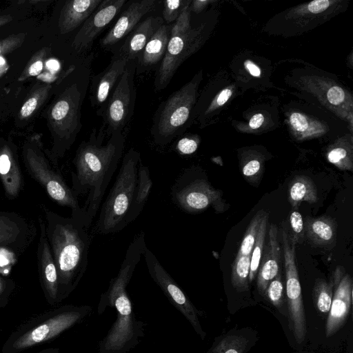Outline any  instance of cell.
Masks as SVG:
<instances>
[{"mask_svg":"<svg viewBox=\"0 0 353 353\" xmlns=\"http://www.w3.org/2000/svg\"><path fill=\"white\" fill-rule=\"evenodd\" d=\"M105 137L103 125L99 130L94 128L88 139L79 145L72 161L71 188L79 196H85L81 207L88 228L100 209L125 148L123 132H112L104 142Z\"/></svg>","mask_w":353,"mask_h":353,"instance_id":"1","label":"cell"},{"mask_svg":"<svg viewBox=\"0 0 353 353\" xmlns=\"http://www.w3.org/2000/svg\"><path fill=\"white\" fill-rule=\"evenodd\" d=\"M26 34H12L0 41V57L12 52L20 47L24 41Z\"/></svg>","mask_w":353,"mask_h":353,"instance_id":"40","label":"cell"},{"mask_svg":"<svg viewBox=\"0 0 353 353\" xmlns=\"http://www.w3.org/2000/svg\"><path fill=\"white\" fill-rule=\"evenodd\" d=\"M39 222L40 232L37 254L39 282L48 303L53 306L59 303L57 271L41 216Z\"/></svg>","mask_w":353,"mask_h":353,"instance_id":"17","label":"cell"},{"mask_svg":"<svg viewBox=\"0 0 353 353\" xmlns=\"http://www.w3.org/2000/svg\"><path fill=\"white\" fill-rule=\"evenodd\" d=\"M334 283L330 279L327 282L323 279H317L315 281L312 298L316 310L323 314H328L333 297Z\"/></svg>","mask_w":353,"mask_h":353,"instance_id":"29","label":"cell"},{"mask_svg":"<svg viewBox=\"0 0 353 353\" xmlns=\"http://www.w3.org/2000/svg\"><path fill=\"white\" fill-rule=\"evenodd\" d=\"M103 0H72L65 3L59 18L61 33L76 29L92 14Z\"/></svg>","mask_w":353,"mask_h":353,"instance_id":"25","label":"cell"},{"mask_svg":"<svg viewBox=\"0 0 353 353\" xmlns=\"http://www.w3.org/2000/svg\"><path fill=\"white\" fill-rule=\"evenodd\" d=\"M146 247L145 234L141 232L130 243L117 274L100 296L98 314H103L107 307H112L117 318L99 343V353H127L135 348L144 336L145 324L133 311L127 286Z\"/></svg>","mask_w":353,"mask_h":353,"instance_id":"2","label":"cell"},{"mask_svg":"<svg viewBox=\"0 0 353 353\" xmlns=\"http://www.w3.org/2000/svg\"><path fill=\"white\" fill-rule=\"evenodd\" d=\"M268 235V243L256 274L257 290L263 296L270 281L281 272V248L278 241V228L274 223L270 224Z\"/></svg>","mask_w":353,"mask_h":353,"instance_id":"20","label":"cell"},{"mask_svg":"<svg viewBox=\"0 0 353 353\" xmlns=\"http://www.w3.org/2000/svg\"><path fill=\"white\" fill-rule=\"evenodd\" d=\"M303 225L304 236L312 246L325 248L335 243L337 224L332 217H307Z\"/></svg>","mask_w":353,"mask_h":353,"instance_id":"26","label":"cell"},{"mask_svg":"<svg viewBox=\"0 0 353 353\" xmlns=\"http://www.w3.org/2000/svg\"><path fill=\"white\" fill-rule=\"evenodd\" d=\"M163 24L159 16H150L136 26L115 52L127 59L136 60L157 30Z\"/></svg>","mask_w":353,"mask_h":353,"instance_id":"21","label":"cell"},{"mask_svg":"<svg viewBox=\"0 0 353 353\" xmlns=\"http://www.w3.org/2000/svg\"><path fill=\"white\" fill-rule=\"evenodd\" d=\"M125 2V0H103L74 36L72 43L73 49L80 53L90 48L94 39L116 17Z\"/></svg>","mask_w":353,"mask_h":353,"instance_id":"15","label":"cell"},{"mask_svg":"<svg viewBox=\"0 0 353 353\" xmlns=\"http://www.w3.org/2000/svg\"><path fill=\"white\" fill-rule=\"evenodd\" d=\"M290 121L293 128L298 132H305L308 128L305 117L301 113L294 112L292 114Z\"/></svg>","mask_w":353,"mask_h":353,"instance_id":"43","label":"cell"},{"mask_svg":"<svg viewBox=\"0 0 353 353\" xmlns=\"http://www.w3.org/2000/svg\"><path fill=\"white\" fill-rule=\"evenodd\" d=\"M327 98L330 103L338 105L343 101L345 93L341 88L333 86L327 91Z\"/></svg>","mask_w":353,"mask_h":353,"instance_id":"44","label":"cell"},{"mask_svg":"<svg viewBox=\"0 0 353 353\" xmlns=\"http://www.w3.org/2000/svg\"><path fill=\"white\" fill-rule=\"evenodd\" d=\"M48 51V50L42 49L32 56L20 75L19 81H23L41 72Z\"/></svg>","mask_w":353,"mask_h":353,"instance_id":"36","label":"cell"},{"mask_svg":"<svg viewBox=\"0 0 353 353\" xmlns=\"http://www.w3.org/2000/svg\"><path fill=\"white\" fill-rule=\"evenodd\" d=\"M141 153L134 148L124 154L114 183L104 200L94 227L98 234L121 231L141 213L137 206Z\"/></svg>","mask_w":353,"mask_h":353,"instance_id":"4","label":"cell"},{"mask_svg":"<svg viewBox=\"0 0 353 353\" xmlns=\"http://www.w3.org/2000/svg\"><path fill=\"white\" fill-rule=\"evenodd\" d=\"M15 287L16 285L12 279L0 275V309L7 305Z\"/></svg>","mask_w":353,"mask_h":353,"instance_id":"42","label":"cell"},{"mask_svg":"<svg viewBox=\"0 0 353 353\" xmlns=\"http://www.w3.org/2000/svg\"><path fill=\"white\" fill-rule=\"evenodd\" d=\"M47 65L49 68L54 70H57L59 68V64L56 60H51L47 63Z\"/></svg>","mask_w":353,"mask_h":353,"instance_id":"52","label":"cell"},{"mask_svg":"<svg viewBox=\"0 0 353 353\" xmlns=\"http://www.w3.org/2000/svg\"><path fill=\"white\" fill-rule=\"evenodd\" d=\"M281 236L289 327L296 341L298 343H301L305 339L307 327L301 288L296 263V243L285 230H283Z\"/></svg>","mask_w":353,"mask_h":353,"instance_id":"11","label":"cell"},{"mask_svg":"<svg viewBox=\"0 0 353 353\" xmlns=\"http://www.w3.org/2000/svg\"><path fill=\"white\" fill-rule=\"evenodd\" d=\"M330 1L328 0H316L308 4V9L312 13H320L330 6Z\"/></svg>","mask_w":353,"mask_h":353,"instance_id":"45","label":"cell"},{"mask_svg":"<svg viewBox=\"0 0 353 353\" xmlns=\"http://www.w3.org/2000/svg\"><path fill=\"white\" fill-rule=\"evenodd\" d=\"M41 209L57 268L61 303L76 289L86 271L91 238L82 221L61 216L43 204Z\"/></svg>","mask_w":353,"mask_h":353,"instance_id":"3","label":"cell"},{"mask_svg":"<svg viewBox=\"0 0 353 353\" xmlns=\"http://www.w3.org/2000/svg\"><path fill=\"white\" fill-rule=\"evenodd\" d=\"M265 211L261 210L257 212L250 221L243 237L237 256L251 254L259 228Z\"/></svg>","mask_w":353,"mask_h":353,"instance_id":"32","label":"cell"},{"mask_svg":"<svg viewBox=\"0 0 353 353\" xmlns=\"http://www.w3.org/2000/svg\"><path fill=\"white\" fill-rule=\"evenodd\" d=\"M244 65L249 72L254 77H259L261 70L258 66L253 63L251 61L247 60L245 61Z\"/></svg>","mask_w":353,"mask_h":353,"instance_id":"48","label":"cell"},{"mask_svg":"<svg viewBox=\"0 0 353 353\" xmlns=\"http://www.w3.org/2000/svg\"><path fill=\"white\" fill-rule=\"evenodd\" d=\"M264 296L281 314L288 317L287 303L284 296V285L281 272L279 273L268 284Z\"/></svg>","mask_w":353,"mask_h":353,"instance_id":"31","label":"cell"},{"mask_svg":"<svg viewBox=\"0 0 353 353\" xmlns=\"http://www.w3.org/2000/svg\"><path fill=\"white\" fill-rule=\"evenodd\" d=\"M128 62L125 58L114 53L108 66L91 77L90 100L92 107L97 110V115L123 74Z\"/></svg>","mask_w":353,"mask_h":353,"instance_id":"18","label":"cell"},{"mask_svg":"<svg viewBox=\"0 0 353 353\" xmlns=\"http://www.w3.org/2000/svg\"><path fill=\"white\" fill-rule=\"evenodd\" d=\"M136 60L128 62L125 69L98 116L103 119L106 136L121 132L133 116L136 103Z\"/></svg>","mask_w":353,"mask_h":353,"instance_id":"10","label":"cell"},{"mask_svg":"<svg viewBox=\"0 0 353 353\" xmlns=\"http://www.w3.org/2000/svg\"><path fill=\"white\" fill-rule=\"evenodd\" d=\"M51 85L47 84L34 90L26 99L20 110V117L26 119L30 117L48 96Z\"/></svg>","mask_w":353,"mask_h":353,"instance_id":"33","label":"cell"},{"mask_svg":"<svg viewBox=\"0 0 353 353\" xmlns=\"http://www.w3.org/2000/svg\"><path fill=\"white\" fill-rule=\"evenodd\" d=\"M171 26L162 24L146 43L136 59V73L150 70L163 59L170 38Z\"/></svg>","mask_w":353,"mask_h":353,"instance_id":"24","label":"cell"},{"mask_svg":"<svg viewBox=\"0 0 353 353\" xmlns=\"http://www.w3.org/2000/svg\"><path fill=\"white\" fill-rule=\"evenodd\" d=\"M0 181L6 196L17 198L23 188L24 181L17 157L8 145L0 147Z\"/></svg>","mask_w":353,"mask_h":353,"instance_id":"22","label":"cell"},{"mask_svg":"<svg viewBox=\"0 0 353 353\" xmlns=\"http://www.w3.org/2000/svg\"><path fill=\"white\" fill-rule=\"evenodd\" d=\"M190 6L186 7L171 26L170 37L185 33L191 28Z\"/></svg>","mask_w":353,"mask_h":353,"instance_id":"38","label":"cell"},{"mask_svg":"<svg viewBox=\"0 0 353 353\" xmlns=\"http://www.w3.org/2000/svg\"><path fill=\"white\" fill-rule=\"evenodd\" d=\"M36 228L25 217L13 212L0 211V248L21 253L34 241Z\"/></svg>","mask_w":353,"mask_h":353,"instance_id":"16","label":"cell"},{"mask_svg":"<svg viewBox=\"0 0 353 353\" xmlns=\"http://www.w3.org/2000/svg\"><path fill=\"white\" fill-rule=\"evenodd\" d=\"M92 57L88 55L78 67L76 77L59 93L49 111V123L56 143L48 158L57 167L59 159L72 145L82 127L81 107L90 85Z\"/></svg>","mask_w":353,"mask_h":353,"instance_id":"5","label":"cell"},{"mask_svg":"<svg viewBox=\"0 0 353 353\" xmlns=\"http://www.w3.org/2000/svg\"><path fill=\"white\" fill-rule=\"evenodd\" d=\"M288 199L293 210H298L303 201L316 203L318 194L314 182L307 176H296L290 183Z\"/></svg>","mask_w":353,"mask_h":353,"instance_id":"27","label":"cell"},{"mask_svg":"<svg viewBox=\"0 0 353 353\" xmlns=\"http://www.w3.org/2000/svg\"><path fill=\"white\" fill-rule=\"evenodd\" d=\"M251 254L236 256L232 266L231 283L239 292L249 290Z\"/></svg>","mask_w":353,"mask_h":353,"instance_id":"28","label":"cell"},{"mask_svg":"<svg viewBox=\"0 0 353 353\" xmlns=\"http://www.w3.org/2000/svg\"><path fill=\"white\" fill-rule=\"evenodd\" d=\"M36 353H59V348L58 347H48L43 349Z\"/></svg>","mask_w":353,"mask_h":353,"instance_id":"51","label":"cell"},{"mask_svg":"<svg viewBox=\"0 0 353 353\" xmlns=\"http://www.w3.org/2000/svg\"><path fill=\"white\" fill-rule=\"evenodd\" d=\"M8 66L5 61L0 63V77L4 74L8 70Z\"/></svg>","mask_w":353,"mask_h":353,"instance_id":"53","label":"cell"},{"mask_svg":"<svg viewBox=\"0 0 353 353\" xmlns=\"http://www.w3.org/2000/svg\"><path fill=\"white\" fill-rule=\"evenodd\" d=\"M12 20V16L10 14L0 16V27L10 22Z\"/></svg>","mask_w":353,"mask_h":353,"instance_id":"50","label":"cell"},{"mask_svg":"<svg viewBox=\"0 0 353 353\" xmlns=\"http://www.w3.org/2000/svg\"><path fill=\"white\" fill-rule=\"evenodd\" d=\"M232 95V90L230 89L223 90L216 99V103L219 105H223Z\"/></svg>","mask_w":353,"mask_h":353,"instance_id":"47","label":"cell"},{"mask_svg":"<svg viewBox=\"0 0 353 353\" xmlns=\"http://www.w3.org/2000/svg\"><path fill=\"white\" fill-rule=\"evenodd\" d=\"M264 121V117L262 114H254L250 120V127L252 129L259 128Z\"/></svg>","mask_w":353,"mask_h":353,"instance_id":"46","label":"cell"},{"mask_svg":"<svg viewBox=\"0 0 353 353\" xmlns=\"http://www.w3.org/2000/svg\"><path fill=\"white\" fill-rule=\"evenodd\" d=\"M263 168V163L259 158H252L241 163V172L249 183L257 186L260 183Z\"/></svg>","mask_w":353,"mask_h":353,"instance_id":"34","label":"cell"},{"mask_svg":"<svg viewBox=\"0 0 353 353\" xmlns=\"http://www.w3.org/2000/svg\"><path fill=\"white\" fill-rule=\"evenodd\" d=\"M269 214L265 212L261 220L257 236L251 252L249 283H252L256 276L259 264L264 249Z\"/></svg>","mask_w":353,"mask_h":353,"instance_id":"30","label":"cell"},{"mask_svg":"<svg viewBox=\"0 0 353 353\" xmlns=\"http://www.w3.org/2000/svg\"><path fill=\"white\" fill-rule=\"evenodd\" d=\"M143 256L151 278L160 288L170 303L188 320L197 335L204 340L206 332L202 328L199 321V316L203 315V311L194 306L148 247L145 248Z\"/></svg>","mask_w":353,"mask_h":353,"instance_id":"12","label":"cell"},{"mask_svg":"<svg viewBox=\"0 0 353 353\" xmlns=\"http://www.w3.org/2000/svg\"><path fill=\"white\" fill-rule=\"evenodd\" d=\"M327 159L330 163L341 170H352V158L347 148L343 147L332 148L327 154Z\"/></svg>","mask_w":353,"mask_h":353,"instance_id":"35","label":"cell"},{"mask_svg":"<svg viewBox=\"0 0 353 353\" xmlns=\"http://www.w3.org/2000/svg\"><path fill=\"white\" fill-rule=\"evenodd\" d=\"M199 144V142L196 137L185 136L177 141L175 150L181 155H190L196 151Z\"/></svg>","mask_w":353,"mask_h":353,"instance_id":"41","label":"cell"},{"mask_svg":"<svg viewBox=\"0 0 353 353\" xmlns=\"http://www.w3.org/2000/svg\"><path fill=\"white\" fill-rule=\"evenodd\" d=\"M155 0H140L132 2L119 18L101 39L100 45L108 49L128 36L137 26L141 18L155 6Z\"/></svg>","mask_w":353,"mask_h":353,"instance_id":"19","label":"cell"},{"mask_svg":"<svg viewBox=\"0 0 353 353\" xmlns=\"http://www.w3.org/2000/svg\"><path fill=\"white\" fill-rule=\"evenodd\" d=\"M290 223L293 232L292 240L296 245L304 239V225L301 214L298 210H292L290 216Z\"/></svg>","mask_w":353,"mask_h":353,"instance_id":"39","label":"cell"},{"mask_svg":"<svg viewBox=\"0 0 353 353\" xmlns=\"http://www.w3.org/2000/svg\"><path fill=\"white\" fill-rule=\"evenodd\" d=\"M201 30L191 28L184 34L170 38L166 52L156 72L154 85L157 91L165 89L181 64L201 43Z\"/></svg>","mask_w":353,"mask_h":353,"instance_id":"13","label":"cell"},{"mask_svg":"<svg viewBox=\"0 0 353 353\" xmlns=\"http://www.w3.org/2000/svg\"><path fill=\"white\" fill-rule=\"evenodd\" d=\"M207 2L206 1H194L192 7L195 12H199Z\"/></svg>","mask_w":353,"mask_h":353,"instance_id":"49","label":"cell"},{"mask_svg":"<svg viewBox=\"0 0 353 353\" xmlns=\"http://www.w3.org/2000/svg\"><path fill=\"white\" fill-rule=\"evenodd\" d=\"M163 19L167 23L174 22L184 9L190 6L188 0H167L163 2Z\"/></svg>","mask_w":353,"mask_h":353,"instance_id":"37","label":"cell"},{"mask_svg":"<svg viewBox=\"0 0 353 353\" xmlns=\"http://www.w3.org/2000/svg\"><path fill=\"white\" fill-rule=\"evenodd\" d=\"M172 202L181 210L189 214H198L211 207L216 213L229 209L221 190L214 188L203 177H196L190 170L181 172L172 186Z\"/></svg>","mask_w":353,"mask_h":353,"instance_id":"9","label":"cell"},{"mask_svg":"<svg viewBox=\"0 0 353 353\" xmlns=\"http://www.w3.org/2000/svg\"><path fill=\"white\" fill-rule=\"evenodd\" d=\"M92 312L89 305H65L21 324L5 341L1 353H20L48 342L81 323Z\"/></svg>","mask_w":353,"mask_h":353,"instance_id":"6","label":"cell"},{"mask_svg":"<svg viewBox=\"0 0 353 353\" xmlns=\"http://www.w3.org/2000/svg\"><path fill=\"white\" fill-rule=\"evenodd\" d=\"M332 279L334 281V293L331 307L325 324V335L331 336L345 323L352 302L353 282L351 276L345 274L343 267L336 268Z\"/></svg>","mask_w":353,"mask_h":353,"instance_id":"14","label":"cell"},{"mask_svg":"<svg viewBox=\"0 0 353 353\" xmlns=\"http://www.w3.org/2000/svg\"><path fill=\"white\" fill-rule=\"evenodd\" d=\"M259 336L250 327L233 329L216 336L206 353H248Z\"/></svg>","mask_w":353,"mask_h":353,"instance_id":"23","label":"cell"},{"mask_svg":"<svg viewBox=\"0 0 353 353\" xmlns=\"http://www.w3.org/2000/svg\"><path fill=\"white\" fill-rule=\"evenodd\" d=\"M23 157L27 172L48 196L60 206L70 208L71 216L82 221L88 229L79 196L66 183L57 167L45 155L39 144L32 141L25 143Z\"/></svg>","mask_w":353,"mask_h":353,"instance_id":"7","label":"cell"},{"mask_svg":"<svg viewBox=\"0 0 353 353\" xmlns=\"http://www.w3.org/2000/svg\"><path fill=\"white\" fill-rule=\"evenodd\" d=\"M197 83L196 78H193L159 105L150 129L151 137L157 145H168L188 128L193 116Z\"/></svg>","mask_w":353,"mask_h":353,"instance_id":"8","label":"cell"}]
</instances>
